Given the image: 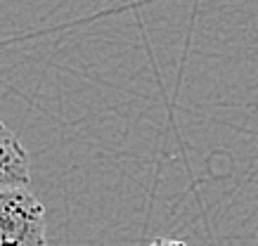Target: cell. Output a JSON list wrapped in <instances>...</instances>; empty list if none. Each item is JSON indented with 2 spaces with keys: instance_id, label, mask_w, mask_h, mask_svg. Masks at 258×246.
<instances>
[{
  "instance_id": "1",
  "label": "cell",
  "mask_w": 258,
  "mask_h": 246,
  "mask_svg": "<svg viewBox=\"0 0 258 246\" xmlns=\"http://www.w3.org/2000/svg\"><path fill=\"white\" fill-rule=\"evenodd\" d=\"M0 246H45V206L26 187L0 190Z\"/></svg>"
},
{
  "instance_id": "2",
  "label": "cell",
  "mask_w": 258,
  "mask_h": 246,
  "mask_svg": "<svg viewBox=\"0 0 258 246\" xmlns=\"http://www.w3.org/2000/svg\"><path fill=\"white\" fill-rule=\"evenodd\" d=\"M31 183V163L24 144L0 121V190L29 187Z\"/></svg>"
},
{
  "instance_id": "3",
  "label": "cell",
  "mask_w": 258,
  "mask_h": 246,
  "mask_svg": "<svg viewBox=\"0 0 258 246\" xmlns=\"http://www.w3.org/2000/svg\"><path fill=\"white\" fill-rule=\"evenodd\" d=\"M149 246H187V244L180 241V239H154Z\"/></svg>"
}]
</instances>
